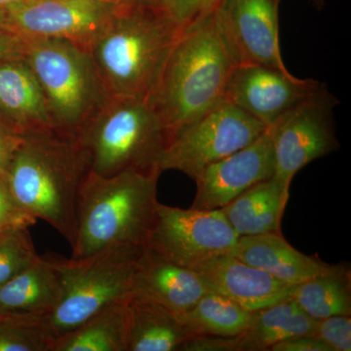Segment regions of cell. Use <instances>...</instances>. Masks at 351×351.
Returning <instances> with one entry per match:
<instances>
[{
  "label": "cell",
  "mask_w": 351,
  "mask_h": 351,
  "mask_svg": "<svg viewBox=\"0 0 351 351\" xmlns=\"http://www.w3.org/2000/svg\"><path fill=\"white\" fill-rule=\"evenodd\" d=\"M182 29L157 0L120 4L89 47L107 97L151 98Z\"/></svg>",
  "instance_id": "cell-1"
},
{
  "label": "cell",
  "mask_w": 351,
  "mask_h": 351,
  "mask_svg": "<svg viewBox=\"0 0 351 351\" xmlns=\"http://www.w3.org/2000/svg\"><path fill=\"white\" fill-rule=\"evenodd\" d=\"M237 66L219 29L215 6L184 25L149 98L169 141L226 100Z\"/></svg>",
  "instance_id": "cell-2"
},
{
  "label": "cell",
  "mask_w": 351,
  "mask_h": 351,
  "mask_svg": "<svg viewBox=\"0 0 351 351\" xmlns=\"http://www.w3.org/2000/svg\"><path fill=\"white\" fill-rule=\"evenodd\" d=\"M89 162L77 138L56 131L29 134L4 178L20 206L73 244L77 205Z\"/></svg>",
  "instance_id": "cell-3"
},
{
  "label": "cell",
  "mask_w": 351,
  "mask_h": 351,
  "mask_svg": "<svg viewBox=\"0 0 351 351\" xmlns=\"http://www.w3.org/2000/svg\"><path fill=\"white\" fill-rule=\"evenodd\" d=\"M160 174L124 171L103 177L89 171L78 199L71 258L86 257L110 247L145 248L156 218Z\"/></svg>",
  "instance_id": "cell-4"
},
{
  "label": "cell",
  "mask_w": 351,
  "mask_h": 351,
  "mask_svg": "<svg viewBox=\"0 0 351 351\" xmlns=\"http://www.w3.org/2000/svg\"><path fill=\"white\" fill-rule=\"evenodd\" d=\"M76 138L90 172L103 177L124 171L161 172L169 142L149 99L134 97H107Z\"/></svg>",
  "instance_id": "cell-5"
},
{
  "label": "cell",
  "mask_w": 351,
  "mask_h": 351,
  "mask_svg": "<svg viewBox=\"0 0 351 351\" xmlns=\"http://www.w3.org/2000/svg\"><path fill=\"white\" fill-rule=\"evenodd\" d=\"M22 59L43 89L55 130L77 137L107 98L89 50L64 39L24 38Z\"/></svg>",
  "instance_id": "cell-6"
},
{
  "label": "cell",
  "mask_w": 351,
  "mask_h": 351,
  "mask_svg": "<svg viewBox=\"0 0 351 351\" xmlns=\"http://www.w3.org/2000/svg\"><path fill=\"white\" fill-rule=\"evenodd\" d=\"M143 251L117 246L82 258L51 255L62 288L61 300L50 316L56 336L80 326L108 304L129 299Z\"/></svg>",
  "instance_id": "cell-7"
},
{
  "label": "cell",
  "mask_w": 351,
  "mask_h": 351,
  "mask_svg": "<svg viewBox=\"0 0 351 351\" xmlns=\"http://www.w3.org/2000/svg\"><path fill=\"white\" fill-rule=\"evenodd\" d=\"M226 100L175 134L161 157V172L180 171L195 180L201 171L239 151L267 130Z\"/></svg>",
  "instance_id": "cell-8"
},
{
  "label": "cell",
  "mask_w": 351,
  "mask_h": 351,
  "mask_svg": "<svg viewBox=\"0 0 351 351\" xmlns=\"http://www.w3.org/2000/svg\"><path fill=\"white\" fill-rule=\"evenodd\" d=\"M339 101L324 83L269 127L274 143V178L286 196L295 174L339 147L335 108Z\"/></svg>",
  "instance_id": "cell-9"
},
{
  "label": "cell",
  "mask_w": 351,
  "mask_h": 351,
  "mask_svg": "<svg viewBox=\"0 0 351 351\" xmlns=\"http://www.w3.org/2000/svg\"><path fill=\"white\" fill-rule=\"evenodd\" d=\"M239 239L221 209H181L158 202L145 248L193 269L210 258L232 255Z\"/></svg>",
  "instance_id": "cell-10"
},
{
  "label": "cell",
  "mask_w": 351,
  "mask_h": 351,
  "mask_svg": "<svg viewBox=\"0 0 351 351\" xmlns=\"http://www.w3.org/2000/svg\"><path fill=\"white\" fill-rule=\"evenodd\" d=\"M120 4L100 0H29L4 8L6 27L24 38H58L89 50Z\"/></svg>",
  "instance_id": "cell-11"
},
{
  "label": "cell",
  "mask_w": 351,
  "mask_h": 351,
  "mask_svg": "<svg viewBox=\"0 0 351 351\" xmlns=\"http://www.w3.org/2000/svg\"><path fill=\"white\" fill-rule=\"evenodd\" d=\"M278 8L274 0H219L215 5L219 29L239 66L289 71L279 43Z\"/></svg>",
  "instance_id": "cell-12"
},
{
  "label": "cell",
  "mask_w": 351,
  "mask_h": 351,
  "mask_svg": "<svg viewBox=\"0 0 351 351\" xmlns=\"http://www.w3.org/2000/svg\"><path fill=\"white\" fill-rule=\"evenodd\" d=\"M313 78H299L257 64H240L233 71L226 100L269 127L313 93L321 85Z\"/></svg>",
  "instance_id": "cell-13"
},
{
  "label": "cell",
  "mask_w": 351,
  "mask_h": 351,
  "mask_svg": "<svg viewBox=\"0 0 351 351\" xmlns=\"http://www.w3.org/2000/svg\"><path fill=\"white\" fill-rule=\"evenodd\" d=\"M274 143L269 128L230 156L210 164L193 181L196 195L191 208L221 209L246 189L274 177Z\"/></svg>",
  "instance_id": "cell-14"
},
{
  "label": "cell",
  "mask_w": 351,
  "mask_h": 351,
  "mask_svg": "<svg viewBox=\"0 0 351 351\" xmlns=\"http://www.w3.org/2000/svg\"><path fill=\"white\" fill-rule=\"evenodd\" d=\"M193 269L210 292L223 295L251 313L291 299L295 286L232 255L210 258Z\"/></svg>",
  "instance_id": "cell-15"
},
{
  "label": "cell",
  "mask_w": 351,
  "mask_h": 351,
  "mask_svg": "<svg viewBox=\"0 0 351 351\" xmlns=\"http://www.w3.org/2000/svg\"><path fill=\"white\" fill-rule=\"evenodd\" d=\"M210 291L195 269L144 248L132 281V295L151 300L175 313H186Z\"/></svg>",
  "instance_id": "cell-16"
},
{
  "label": "cell",
  "mask_w": 351,
  "mask_h": 351,
  "mask_svg": "<svg viewBox=\"0 0 351 351\" xmlns=\"http://www.w3.org/2000/svg\"><path fill=\"white\" fill-rule=\"evenodd\" d=\"M232 256L291 285L338 271L345 265H329L317 256H307L289 243L282 232H276L240 237Z\"/></svg>",
  "instance_id": "cell-17"
},
{
  "label": "cell",
  "mask_w": 351,
  "mask_h": 351,
  "mask_svg": "<svg viewBox=\"0 0 351 351\" xmlns=\"http://www.w3.org/2000/svg\"><path fill=\"white\" fill-rule=\"evenodd\" d=\"M0 114L24 136L56 131L43 89L23 59L0 63Z\"/></svg>",
  "instance_id": "cell-18"
},
{
  "label": "cell",
  "mask_w": 351,
  "mask_h": 351,
  "mask_svg": "<svg viewBox=\"0 0 351 351\" xmlns=\"http://www.w3.org/2000/svg\"><path fill=\"white\" fill-rule=\"evenodd\" d=\"M59 276L51 255L36 262L0 286V313L51 315L61 300Z\"/></svg>",
  "instance_id": "cell-19"
},
{
  "label": "cell",
  "mask_w": 351,
  "mask_h": 351,
  "mask_svg": "<svg viewBox=\"0 0 351 351\" xmlns=\"http://www.w3.org/2000/svg\"><path fill=\"white\" fill-rule=\"evenodd\" d=\"M128 351H175L193 337L179 315L151 300H128Z\"/></svg>",
  "instance_id": "cell-20"
},
{
  "label": "cell",
  "mask_w": 351,
  "mask_h": 351,
  "mask_svg": "<svg viewBox=\"0 0 351 351\" xmlns=\"http://www.w3.org/2000/svg\"><path fill=\"white\" fill-rule=\"evenodd\" d=\"M288 199L272 177L246 189L221 210L239 237L281 232Z\"/></svg>",
  "instance_id": "cell-21"
},
{
  "label": "cell",
  "mask_w": 351,
  "mask_h": 351,
  "mask_svg": "<svg viewBox=\"0 0 351 351\" xmlns=\"http://www.w3.org/2000/svg\"><path fill=\"white\" fill-rule=\"evenodd\" d=\"M317 320L309 317L292 299L254 311L250 324L235 337V351H265L297 336H314Z\"/></svg>",
  "instance_id": "cell-22"
},
{
  "label": "cell",
  "mask_w": 351,
  "mask_h": 351,
  "mask_svg": "<svg viewBox=\"0 0 351 351\" xmlns=\"http://www.w3.org/2000/svg\"><path fill=\"white\" fill-rule=\"evenodd\" d=\"M129 299L108 304L80 326L59 335L53 351H128Z\"/></svg>",
  "instance_id": "cell-23"
},
{
  "label": "cell",
  "mask_w": 351,
  "mask_h": 351,
  "mask_svg": "<svg viewBox=\"0 0 351 351\" xmlns=\"http://www.w3.org/2000/svg\"><path fill=\"white\" fill-rule=\"evenodd\" d=\"M291 299L315 320L334 315L351 316L350 269L345 265L338 271L297 284Z\"/></svg>",
  "instance_id": "cell-24"
},
{
  "label": "cell",
  "mask_w": 351,
  "mask_h": 351,
  "mask_svg": "<svg viewBox=\"0 0 351 351\" xmlns=\"http://www.w3.org/2000/svg\"><path fill=\"white\" fill-rule=\"evenodd\" d=\"M178 315L193 334L237 337L249 326L253 313L223 295L209 292Z\"/></svg>",
  "instance_id": "cell-25"
},
{
  "label": "cell",
  "mask_w": 351,
  "mask_h": 351,
  "mask_svg": "<svg viewBox=\"0 0 351 351\" xmlns=\"http://www.w3.org/2000/svg\"><path fill=\"white\" fill-rule=\"evenodd\" d=\"M51 315L0 313V351H53Z\"/></svg>",
  "instance_id": "cell-26"
},
{
  "label": "cell",
  "mask_w": 351,
  "mask_h": 351,
  "mask_svg": "<svg viewBox=\"0 0 351 351\" xmlns=\"http://www.w3.org/2000/svg\"><path fill=\"white\" fill-rule=\"evenodd\" d=\"M39 256L27 228L0 232V286L29 267Z\"/></svg>",
  "instance_id": "cell-27"
},
{
  "label": "cell",
  "mask_w": 351,
  "mask_h": 351,
  "mask_svg": "<svg viewBox=\"0 0 351 351\" xmlns=\"http://www.w3.org/2000/svg\"><path fill=\"white\" fill-rule=\"evenodd\" d=\"M314 336L319 338L331 351H350V315H334L317 320Z\"/></svg>",
  "instance_id": "cell-28"
},
{
  "label": "cell",
  "mask_w": 351,
  "mask_h": 351,
  "mask_svg": "<svg viewBox=\"0 0 351 351\" xmlns=\"http://www.w3.org/2000/svg\"><path fill=\"white\" fill-rule=\"evenodd\" d=\"M36 219L27 213L14 197L5 178L0 175V232L36 225Z\"/></svg>",
  "instance_id": "cell-29"
},
{
  "label": "cell",
  "mask_w": 351,
  "mask_h": 351,
  "mask_svg": "<svg viewBox=\"0 0 351 351\" xmlns=\"http://www.w3.org/2000/svg\"><path fill=\"white\" fill-rule=\"evenodd\" d=\"M171 17L184 27L201 14L213 8L219 0H157Z\"/></svg>",
  "instance_id": "cell-30"
},
{
  "label": "cell",
  "mask_w": 351,
  "mask_h": 351,
  "mask_svg": "<svg viewBox=\"0 0 351 351\" xmlns=\"http://www.w3.org/2000/svg\"><path fill=\"white\" fill-rule=\"evenodd\" d=\"M23 141L24 135L0 114V175L3 177Z\"/></svg>",
  "instance_id": "cell-31"
},
{
  "label": "cell",
  "mask_w": 351,
  "mask_h": 351,
  "mask_svg": "<svg viewBox=\"0 0 351 351\" xmlns=\"http://www.w3.org/2000/svg\"><path fill=\"white\" fill-rule=\"evenodd\" d=\"M180 351H235V337L193 335L182 343Z\"/></svg>",
  "instance_id": "cell-32"
},
{
  "label": "cell",
  "mask_w": 351,
  "mask_h": 351,
  "mask_svg": "<svg viewBox=\"0 0 351 351\" xmlns=\"http://www.w3.org/2000/svg\"><path fill=\"white\" fill-rule=\"evenodd\" d=\"M23 52L24 38L8 27H0V63L22 59Z\"/></svg>",
  "instance_id": "cell-33"
},
{
  "label": "cell",
  "mask_w": 351,
  "mask_h": 351,
  "mask_svg": "<svg viewBox=\"0 0 351 351\" xmlns=\"http://www.w3.org/2000/svg\"><path fill=\"white\" fill-rule=\"evenodd\" d=\"M270 351H331L315 336H297L279 341Z\"/></svg>",
  "instance_id": "cell-34"
},
{
  "label": "cell",
  "mask_w": 351,
  "mask_h": 351,
  "mask_svg": "<svg viewBox=\"0 0 351 351\" xmlns=\"http://www.w3.org/2000/svg\"><path fill=\"white\" fill-rule=\"evenodd\" d=\"M29 1V0H0V7L5 8L7 6L13 5V4L22 3V2Z\"/></svg>",
  "instance_id": "cell-35"
},
{
  "label": "cell",
  "mask_w": 351,
  "mask_h": 351,
  "mask_svg": "<svg viewBox=\"0 0 351 351\" xmlns=\"http://www.w3.org/2000/svg\"><path fill=\"white\" fill-rule=\"evenodd\" d=\"M0 27H7L5 11L1 7H0Z\"/></svg>",
  "instance_id": "cell-36"
},
{
  "label": "cell",
  "mask_w": 351,
  "mask_h": 351,
  "mask_svg": "<svg viewBox=\"0 0 351 351\" xmlns=\"http://www.w3.org/2000/svg\"><path fill=\"white\" fill-rule=\"evenodd\" d=\"M100 1L108 2V3L112 4H124L129 3V2L136 1V0H100Z\"/></svg>",
  "instance_id": "cell-37"
},
{
  "label": "cell",
  "mask_w": 351,
  "mask_h": 351,
  "mask_svg": "<svg viewBox=\"0 0 351 351\" xmlns=\"http://www.w3.org/2000/svg\"><path fill=\"white\" fill-rule=\"evenodd\" d=\"M313 2L314 5L316 7H320L324 5V0H311Z\"/></svg>",
  "instance_id": "cell-38"
},
{
  "label": "cell",
  "mask_w": 351,
  "mask_h": 351,
  "mask_svg": "<svg viewBox=\"0 0 351 351\" xmlns=\"http://www.w3.org/2000/svg\"><path fill=\"white\" fill-rule=\"evenodd\" d=\"M274 1L277 2V3L280 4L281 0H274Z\"/></svg>",
  "instance_id": "cell-39"
}]
</instances>
